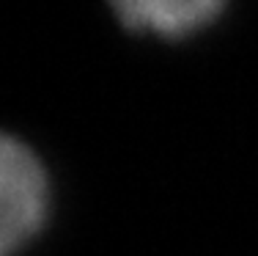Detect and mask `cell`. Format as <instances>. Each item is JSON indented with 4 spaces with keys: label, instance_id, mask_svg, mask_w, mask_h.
Wrapping results in <instances>:
<instances>
[{
    "label": "cell",
    "instance_id": "6da1fadb",
    "mask_svg": "<svg viewBox=\"0 0 258 256\" xmlns=\"http://www.w3.org/2000/svg\"><path fill=\"white\" fill-rule=\"evenodd\" d=\"M0 251L14 256L44 229L50 210V182L36 151L14 135L0 151Z\"/></svg>",
    "mask_w": 258,
    "mask_h": 256
},
{
    "label": "cell",
    "instance_id": "7a4b0ae2",
    "mask_svg": "<svg viewBox=\"0 0 258 256\" xmlns=\"http://www.w3.org/2000/svg\"><path fill=\"white\" fill-rule=\"evenodd\" d=\"M118 22L132 33L184 39L212 25L225 0H110Z\"/></svg>",
    "mask_w": 258,
    "mask_h": 256
}]
</instances>
